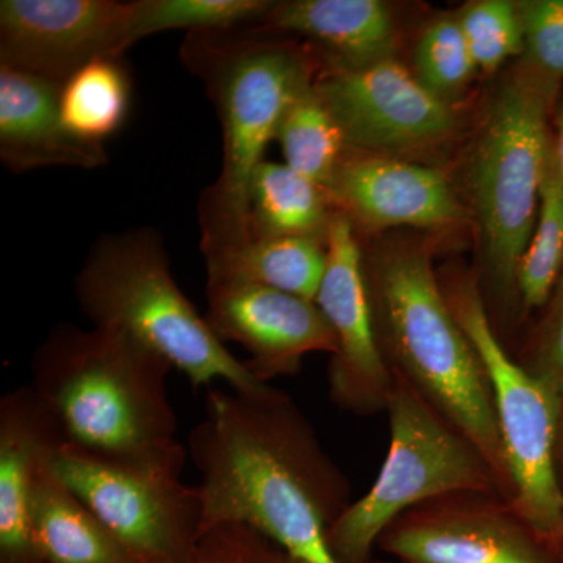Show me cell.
<instances>
[{"mask_svg":"<svg viewBox=\"0 0 563 563\" xmlns=\"http://www.w3.org/2000/svg\"><path fill=\"white\" fill-rule=\"evenodd\" d=\"M187 451L201 476V537L244 525L307 563H335L328 533L352 503L350 479L288 393L210 388Z\"/></svg>","mask_w":563,"mask_h":563,"instance_id":"cell-1","label":"cell"},{"mask_svg":"<svg viewBox=\"0 0 563 563\" xmlns=\"http://www.w3.org/2000/svg\"><path fill=\"white\" fill-rule=\"evenodd\" d=\"M173 365L125 333L60 324L32 361V388L80 453L129 468L177 474L187 448L176 439L168 395Z\"/></svg>","mask_w":563,"mask_h":563,"instance_id":"cell-2","label":"cell"},{"mask_svg":"<svg viewBox=\"0 0 563 563\" xmlns=\"http://www.w3.org/2000/svg\"><path fill=\"white\" fill-rule=\"evenodd\" d=\"M374 331L385 363L481 451L515 499L490 384L448 306L428 252L390 246L365 258Z\"/></svg>","mask_w":563,"mask_h":563,"instance_id":"cell-3","label":"cell"},{"mask_svg":"<svg viewBox=\"0 0 563 563\" xmlns=\"http://www.w3.org/2000/svg\"><path fill=\"white\" fill-rule=\"evenodd\" d=\"M181 55L206 84L222 128L220 177L199 203L201 250L209 255L251 239L252 177L288 106L317 76L302 52L261 40L254 29L191 33Z\"/></svg>","mask_w":563,"mask_h":563,"instance_id":"cell-4","label":"cell"},{"mask_svg":"<svg viewBox=\"0 0 563 563\" xmlns=\"http://www.w3.org/2000/svg\"><path fill=\"white\" fill-rule=\"evenodd\" d=\"M76 298L95 328L143 343L195 388L224 380L246 391L265 384L233 357L177 287L161 235L151 229L102 236L77 274Z\"/></svg>","mask_w":563,"mask_h":563,"instance_id":"cell-5","label":"cell"},{"mask_svg":"<svg viewBox=\"0 0 563 563\" xmlns=\"http://www.w3.org/2000/svg\"><path fill=\"white\" fill-rule=\"evenodd\" d=\"M561 84L525 60L498 85L484 111L470 163V191L495 299L520 313L518 263L540 209Z\"/></svg>","mask_w":563,"mask_h":563,"instance_id":"cell-6","label":"cell"},{"mask_svg":"<svg viewBox=\"0 0 563 563\" xmlns=\"http://www.w3.org/2000/svg\"><path fill=\"white\" fill-rule=\"evenodd\" d=\"M385 412L390 444L380 472L328 533L335 563H372L379 537L393 520L440 496L493 492L514 499L483 451L396 373Z\"/></svg>","mask_w":563,"mask_h":563,"instance_id":"cell-7","label":"cell"},{"mask_svg":"<svg viewBox=\"0 0 563 563\" xmlns=\"http://www.w3.org/2000/svg\"><path fill=\"white\" fill-rule=\"evenodd\" d=\"M442 288L490 384L515 506L536 528L561 542L563 493L555 472L559 413L553 396L507 351L479 282L455 276L442 282Z\"/></svg>","mask_w":563,"mask_h":563,"instance_id":"cell-8","label":"cell"},{"mask_svg":"<svg viewBox=\"0 0 563 563\" xmlns=\"http://www.w3.org/2000/svg\"><path fill=\"white\" fill-rule=\"evenodd\" d=\"M49 468L144 563H190L201 539L198 487L177 474L99 461L63 444Z\"/></svg>","mask_w":563,"mask_h":563,"instance_id":"cell-9","label":"cell"},{"mask_svg":"<svg viewBox=\"0 0 563 563\" xmlns=\"http://www.w3.org/2000/svg\"><path fill=\"white\" fill-rule=\"evenodd\" d=\"M377 550L399 563H563V547L501 493L457 492L399 515Z\"/></svg>","mask_w":563,"mask_h":563,"instance_id":"cell-10","label":"cell"},{"mask_svg":"<svg viewBox=\"0 0 563 563\" xmlns=\"http://www.w3.org/2000/svg\"><path fill=\"white\" fill-rule=\"evenodd\" d=\"M313 85L347 150L401 158L440 146L457 129L453 107L393 57L362 68L328 65Z\"/></svg>","mask_w":563,"mask_h":563,"instance_id":"cell-11","label":"cell"},{"mask_svg":"<svg viewBox=\"0 0 563 563\" xmlns=\"http://www.w3.org/2000/svg\"><path fill=\"white\" fill-rule=\"evenodd\" d=\"M135 2L2 0L0 66L62 85L102 57H122L136 43Z\"/></svg>","mask_w":563,"mask_h":563,"instance_id":"cell-12","label":"cell"},{"mask_svg":"<svg viewBox=\"0 0 563 563\" xmlns=\"http://www.w3.org/2000/svg\"><path fill=\"white\" fill-rule=\"evenodd\" d=\"M314 302L336 339L328 373L331 401L357 417L385 412L391 372L374 331L365 255L354 224L340 213L329 229L328 265Z\"/></svg>","mask_w":563,"mask_h":563,"instance_id":"cell-13","label":"cell"},{"mask_svg":"<svg viewBox=\"0 0 563 563\" xmlns=\"http://www.w3.org/2000/svg\"><path fill=\"white\" fill-rule=\"evenodd\" d=\"M206 296L211 331L222 343L246 350L247 366L261 383L292 376L313 352L335 354V333L310 299L263 285L213 280H207Z\"/></svg>","mask_w":563,"mask_h":563,"instance_id":"cell-14","label":"cell"},{"mask_svg":"<svg viewBox=\"0 0 563 563\" xmlns=\"http://www.w3.org/2000/svg\"><path fill=\"white\" fill-rule=\"evenodd\" d=\"M336 213L368 229H450L465 210L442 173L429 166L346 150L328 187Z\"/></svg>","mask_w":563,"mask_h":563,"instance_id":"cell-15","label":"cell"},{"mask_svg":"<svg viewBox=\"0 0 563 563\" xmlns=\"http://www.w3.org/2000/svg\"><path fill=\"white\" fill-rule=\"evenodd\" d=\"M65 444L60 428L32 385L0 399V553L2 563H38L27 506L33 484Z\"/></svg>","mask_w":563,"mask_h":563,"instance_id":"cell-16","label":"cell"},{"mask_svg":"<svg viewBox=\"0 0 563 563\" xmlns=\"http://www.w3.org/2000/svg\"><path fill=\"white\" fill-rule=\"evenodd\" d=\"M0 161L14 173L51 166L96 169L103 144L77 139L60 113V85L0 66Z\"/></svg>","mask_w":563,"mask_h":563,"instance_id":"cell-17","label":"cell"},{"mask_svg":"<svg viewBox=\"0 0 563 563\" xmlns=\"http://www.w3.org/2000/svg\"><path fill=\"white\" fill-rule=\"evenodd\" d=\"M313 41L329 66L362 68L393 57L395 25L379 0H290L276 2L258 27Z\"/></svg>","mask_w":563,"mask_h":563,"instance_id":"cell-18","label":"cell"},{"mask_svg":"<svg viewBox=\"0 0 563 563\" xmlns=\"http://www.w3.org/2000/svg\"><path fill=\"white\" fill-rule=\"evenodd\" d=\"M27 526L38 563H144L52 473L49 465L33 484Z\"/></svg>","mask_w":563,"mask_h":563,"instance_id":"cell-19","label":"cell"},{"mask_svg":"<svg viewBox=\"0 0 563 563\" xmlns=\"http://www.w3.org/2000/svg\"><path fill=\"white\" fill-rule=\"evenodd\" d=\"M203 258L207 280L263 285L314 301L328 265V243L301 236H251Z\"/></svg>","mask_w":563,"mask_h":563,"instance_id":"cell-20","label":"cell"},{"mask_svg":"<svg viewBox=\"0 0 563 563\" xmlns=\"http://www.w3.org/2000/svg\"><path fill=\"white\" fill-rule=\"evenodd\" d=\"M336 210L322 185L285 163L262 162L251 181V236H301L328 243Z\"/></svg>","mask_w":563,"mask_h":563,"instance_id":"cell-21","label":"cell"},{"mask_svg":"<svg viewBox=\"0 0 563 563\" xmlns=\"http://www.w3.org/2000/svg\"><path fill=\"white\" fill-rule=\"evenodd\" d=\"M131 96V77L121 57L98 58L62 85V120L77 139L103 144L124 124Z\"/></svg>","mask_w":563,"mask_h":563,"instance_id":"cell-22","label":"cell"},{"mask_svg":"<svg viewBox=\"0 0 563 563\" xmlns=\"http://www.w3.org/2000/svg\"><path fill=\"white\" fill-rule=\"evenodd\" d=\"M563 273V174L551 140L536 229L518 263L520 314L540 312Z\"/></svg>","mask_w":563,"mask_h":563,"instance_id":"cell-23","label":"cell"},{"mask_svg":"<svg viewBox=\"0 0 563 563\" xmlns=\"http://www.w3.org/2000/svg\"><path fill=\"white\" fill-rule=\"evenodd\" d=\"M276 140L279 141L285 165L324 188L347 150L339 125L313 84L303 88L288 106Z\"/></svg>","mask_w":563,"mask_h":563,"instance_id":"cell-24","label":"cell"},{"mask_svg":"<svg viewBox=\"0 0 563 563\" xmlns=\"http://www.w3.org/2000/svg\"><path fill=\"white\" fill-rule=\"evenodd\" d=\"M274 3L268 0H136L133 14L135 41L166 31L191 33L255 29Z\"/></svg>","mask_w":563,"mask_h":563,"instance_id":"cell-25","label":"cell"},{"mask_svg":"<svg viewBox=\"0 0 563 563\" xmlns=\"http://www.w3.org/2000/svg\"><path fill=\"white\" fill-rule=\"evenodd\" d=\"M413 68L422 87L454 109L479 70L457 18H440L422 31Z\"/></svg>","mask_w":563,"mask_h":563,"instance_id":"cell-26","label":"cell"},{"mask_svg":"<svg viewBox=\"0 0 563 563\" xmlns=\"http://www.w3.org/2000/svg\"><path fill=\"white\" fill-rule=\"evenodd\" d=\"M457 21L479 70L493 74L509 58L523 57L517 2L476 0L463 7Z\"/></svg>","mask_w":563,"mask_h":563,"instance_id":"cell-27","label":"cell"},{"mask_svg":"<svg viewBox=\"0 0 563 563\" xmlns=\"http://www.w3.org/2000/svg\"><path fill=\"white\" fill-rule=\"evenodd\" d=\"M539 313V321L514 357L553 396L559 431L563 426V273Z\"/></svg>","mask_w":563,"mask_h":563,"instance_id":"cell-28","label":"cell"},{"mask_svg":"<svg viewBox=\"0 0 563 563\" xmlns=\"http://www.w3.org/2000/svg\"><path fill=\"white\" fill-rule=\"evenodd\" d=\"M523 60L551 79L563 80V0L517 2Z\"/></svg>","mask_w":563,"mask_h":563,"instance_id":"cell-29","label":"cell"},{"mask_svg":"<svg viewBox=\"0 0 563 563\" xmlns=\"http://www.w3.org/2000/svg\"><path fill=\"white\" fill-rule=\"evenodd\" d=\"M190 563H307L244 525H221L199 539Z\"/></svg>","mask_w":563,"mask_h":563,"instance_id":"cell-30","label":"cell"},{"mask_svg":"<svg viewBox=\"0 0 563 563\" xmlns=\"http://www.w3.org/2000/svg\"><path fill=\"white\" fill-rule=\"evenodd\" d=\"M551 128H553L555 154H558L559 165H561L563 174V96L555 103Z\"/></svg>","mask_w":563,"mask_h":563,"instance_id":"cell-31","label":"cell"},{"mask_svg":"<svg viewBox=\"0 0 563 563\" xmlns=\"http://www.w3.org/2000/svg\"><path fill=\"white\" fill-rule=\"evenodd\" d=\"M555 472H558L559 485L563 493V426L558 431V440H555Z\"/></svg>","mask_w":563,"mask_h":563,"instance_id":"cell-32","label":"cell"},{"mask_svg":"<svg viewBox=\"0 0 563 563\" xmlns=\"http://www.w3.org/2000/svg\"><path fill=\"white\" fill-rule=\"evenodd\" d=\"M372 563H399V562L390 561V559H387V561H373Z\"/></svg>","mask_w":563,"mask_h":563,"instance_id":"cell-33","label":"cell"},{"mask_svg":"<svg viewBox=\"0 0 563 563\" xmlns=\"http://www.w3.org/2000/svg\"><path fill=\"white\" fill-rule=\"evenodd\" d=\"M561 543H562V547H563V523H562V531H561Z\"/></svg>","mask_w":563,"mask_h":563,"instance_id":"cell-34","label":"cell"}]
</instances>
